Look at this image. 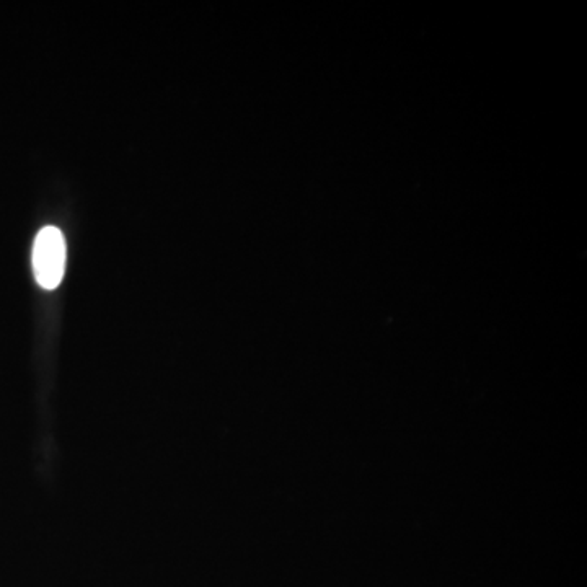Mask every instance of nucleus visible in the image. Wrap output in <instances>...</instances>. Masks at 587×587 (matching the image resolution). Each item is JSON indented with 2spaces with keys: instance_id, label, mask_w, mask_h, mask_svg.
I'll use <instances>...</instances> for the list:
<instances>
[{
  "instance_id": "1",
  "label": "nucleus",
  "mask_w": 587,
  "mask_h": 587,
  "mask_svg": "<svg viewBox=\"0 0 587 587\" xmlns=\"http://www.w3.org/2000/svg\"><path fill=\"white\" fill-rule=\"evenodd\" d=\"M31 263L36 283L43 289L53 291L61 284L66 271V240L58 227L48 226L38 232Z\"/></svg>"
}]
</instances>
